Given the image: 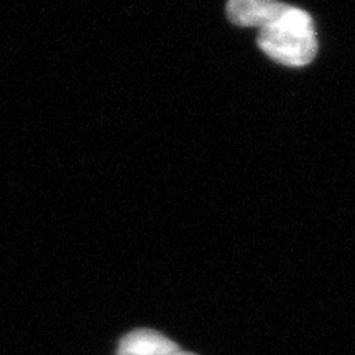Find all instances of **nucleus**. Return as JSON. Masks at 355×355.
<instances>
[{
  "instance_id": "f257e3e1",
  "label": "nucleus",
  "mask_w": 355,
  "mask_h": 355,
  "mask_svg": "<svg viewBox=\"0 0 355 355\" xmlns=\"http://www.w3.org/2000/svg\"><path fill=\"white\" fill-rule=\"evenodd\" d=\"M257 43L277 63L293 68L309 64L318 51L313 17L303 8L282 2L272 19L259 28Z\"/></svg>"
},
{
  "instance_id": "f03ea898",
  "label": "nucleus",
  "mask_w": 355,
  "mask_h": 355,
  "mask_svg": "<svg viewBox=\"0 0 355 355\" xmlns=\"http://www.w3.org/2000/svg\"><path fill=\"white\" fill-rule=\"evenodd\" d=\"M117 355H194L184 352L180 345L173 343L153 329H137L122 337Z\"/></svg>"
},
{
  "instance_id": "7ed1b4c3",
  "label": "nucleus",
  "mask_w": 355,
  "mask_h": 355,
  "mask_svg": "<svg viewBox=\"0 0 355 355\" xmlns=\"http://www.w3.org/2000/svg\"><path fill=\"white\" fill-rule=\"evenodd\" d=\"M282 2L278 0H229L227 17L237 26H254L260 28L273 17Z\"/></svg>"
}]
</instances>
